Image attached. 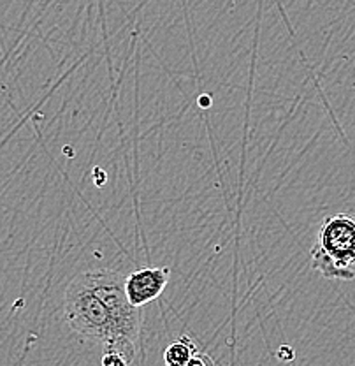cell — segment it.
I'll return each instance as SVG.
<instances>
[{
  "mask_svg": "<svg viewBox=\"0 0 355 366\" xmlns=\"http://www.w3.org/2000/svg\"><path fill=\"white\" fill-rule=\"evenodd\" d=\"M196 354H199L197 343L186 335H181L164 350V361L167 366H189Z\"/></svg>",
  "mask_w": 355,
  "mask_h": 366,
  "instance_id": "5",
  "label": "cell"
},
{
  "mask_svg": "<svg viewBox=\"0 0 355 366\" xmlns=\"http://www.w3.org/2000/svg\"><path fill=\"white\" fill-rule=\"evenodd\" d=\"M83 277L116 320L121 335L137 343L141 331V307H134L129 301L124 274L111 269H91L83 273Z\"/></svg>",
  "mask_w": 355,
  "mask_h": 366,
  "instance_id": "3",
  "label": "cell"
},
{
  "mask_svg": "<svg viewBox=\"0 0 355 366\" xmlns=\"http://www.w3.org/2000/svg\"><path fill=\"white\" fill-rule=\"evenodd\" d=\"M171 268L167 266H156V268H141L125 277V292H127L129 301L134 307H144L150 301L166 291L169 284Z\"/></svg>",
  "mask_w": 355,
  "mask_h": 366,
  "instance_id": "4",
  "label": "cell"
},
{
  "mask_svg": "<svg viewBox=\"0 0 355 366\" xmlns=\"http://www.w3.org/2000/svg\"><path fill=\"white\" fill-rule=\"evenodd\" d=\"M311 266L327 280L355 278V219L336 213L320 224L311 249Z\"/></svg>",
  "mask_w": 355,
  "mask_h": 366,
  "instance_id": "2",
  "label": "cell"
},
{
  "mask_svg": "<svg viewBox=\"0 0 355 366\" xmlns=\"http://www.w3.org/2000/svg\"><path fill=\"white\" fill-rule=\"evenodd\" d=\"M66 320L76 335L102 343L104 352H118L127 365L136 361L137 343L121 335L116 320L109 314L101 297L91 291L83 273L72 278L64 301Z\"/></svg>",
  "mask_w": 355,
  "mask_h": 366,
  "instance_id": "1",
  "label": "cell"
}]
</instances>
